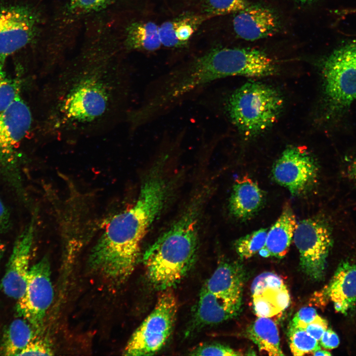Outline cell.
<instances>
[{
  "label": "cell",
  "instance_id": "277c9868",
  "mask_svg": "<svg viewBox=\"0 0 356 356\" xmlns=\"http://www.w3.org/2000/svg\"><path fill=\"white\" fill-rule=\"evenodd\" d=\"M31 124L30 110L19 95L0 112V178L24 203L26 193L17 149Z\"/></svg>",
  "mask_w": 356,
  "mask_h": 356
},
{
  "label": "cell",
  "instance_id": "8992f818",
  "mask_svg": "<svg viewBox=\"0 0 356 356\" xmlns=\"http://www.w3.org/2000/svg\"><path fill=\"white\" fill-rule=\"evenodd\" d=\"M178 308L171 288L161 290L153 309L131 336L123 355L152 356L158 353L173 332Z\"/></svg>",
  "mask_w": 356,
  "mask_h": 356
},
{
  "label": "cell",
  "instance_id": "30bf717a",
  "mask_svg": "<svg viewBox=\"0 0 356 356\" xmlns=\"http://www.w3.org/2000/svg\"><path fill=\"white\" fill-rule=\"evenodd\" d=\"M318 167L312 155L304 148L289 146L273 165L274 180L286 187L293 196L308 191L315 183Z\"/></svg>",
  "mask_w": 356,
  "mask_h": 356
},
{
  "label": "cell",
  "instance_id": "484cf974",
  "mask_svg": "<svg viewBox=\"0 0 356 356\" xmlns=\"http://www.w3.org/2000/svg\"><path fill=\"white\" fill-rule=\"evenodd\" d=\"M247 0H208L211 15H222L237 13L249 5Z\"/></svg>",
  "mask_w": 356,
  "mask_h": 356
},
{
  "label": "cell",
  "instance_id": "83f0119b",
  "mask_svg": "<svg viewBox=\"0 0 356 356\" xmlns=\"http://www.w3.org/2000/svg\"><path fill=\"white\" fill-rule=\"evenodd\" d=\"M191 356H241L242 354L228 346L219 343H206L199 345L190 351Z\"/></svg>",
  "mask_w": 356,
  "mask_h": 356
},
{
  "label": "cell",
  "instance_id": "f546056e",
  "mask_svg": "<svg viewBox=\"0 0 356 356\" xmlns=\"http://www.w3.org/2000/svg\"><path fill=\"white\" fill-rule=\"evenodd\" d=\"M37 334L17 356L54 355L51 345L46 339Z\"/></svg>",
  "mask_w": 356,
  "mask_h": 356
},
{
  "label": "cell",
  "instance_id": "2e32d148",
  "mask_svg": "<svg viewBox=\"0 0 356 356\" xmlns=\"http://www.w3.org/2000/svg\"><path fill=\"white\" fill-rule=\"evenodd\" d=\"M264 201V194L258 184L244 176L234 182L229 201V211L235 218L246 220L260 210Z\"/></svg>",
  "mask_w": 356,
  "mask_h": 356
},
{
  "label": "cell",
  "instance_id": "7a4b0ae2",
  "mask_svg": "<svg viewBox=\"0 0 356 356\" xmlns=\"http://www.w3.org/2000/svg\"><path fill=\"white\" fill-rule=\"evenodd\" d=\"M200 202L194 201L145 252L147 276L155 288H171L192 265L198 248Z\"/></svg>",
  "mask_w": 356,
  "mask_h": 356
},
{
  "label": "cell",
  "instance_id": "4dcf8cb0",
  "mask_svg": "<svg viewBox=\"0 0 356 356\" xmlns=\"http://www.w3.org/2000/svg\"><path fill=\"white\" fill-rule=\"evenodd\" d=\"M317 315L316 310L312 307L302 308L295 314L290 324L305 329Z\"/></svg>",
  "mask_w": 356,
  "mask_h": 356
},
{
  "label": "cell",
  "instance_id": "d590c367",
  "mask_svg": "<svg viewBox=\"0 0 356 356\" xmlns=\"http://www.w3.org/2000/svg\"><path fill=\"white\" fill-rule=\"evenodd\" d=\"M312 355L313 356H331V354L328 351L325 350L318 349L314 351Z\"/></svg>",
  "mask_w": 356,
  "mask_h": 356
},
{
  "label": "cell",
  "instance_id": "e575fe53",
  "mask_svg": "<svg viewBox=\"0 0 356 356\" xmlns=\"http://www.w3.org/2000/svg\"><path fill=\"white\" fill-rule=\"evenodd\" d=\"M347 173L350 178L356 180V159L349 166Z\"/></svg>",
  "mask_w": 356,
  "mask_h": 356
},
{
  "label": "cell",
  "instance_id": "603a6c76",
  "mask_svg": "<svg viewBox=\"0 0 356 356\" xmlns=\"http://www.w3.org/2000/svg\"><path fill=\"white\" fill-rule=\"evenodd\" d=\"M267 231L260 228L237 239L234 248L240 258L249 259L259 252L265 244Z\"/></svg>",
  "mask_w": 356,
  "mask_h": 356
},
{
  "label": "cell",
  "instance_id": "4fadbf2b",
  "mask_svg": "<svg viewBox=\"0 0 356 356\" xmlns=\"http://www.w3.org/2000/svg\"><path fill=\"white\" fill-rule=\"evenodd\" d=\"M279 20L271 9L251 4L237 13L233 19L234 30L240 38L253 41L274 35L279 28Z\"/></svg>",
  "mask_w": 356,
  "mask_h": 356
},
{
  "label": "cell",
  "instance_id": "6da1fadb",
  "mask_svg": "<svg viewBox=\"0 0 356 356\" xmlns=\"http://www.w3.org/2000/svg\"><path fill=\"white\" fill-rule=\"evenodd\" d=\"M166 160L158 158L135 203L112 217L91 251V267L111 281L123 282L133 273L141 242L167 200L170 185L163 172Z\"/></svg>",
  "mask_w": 356,
  "mask_h": 356
},
{
  "label": "cell",
  "instance_id": "5bb4252c",
  "mask_svg": "<svg viewBox=\"0 0 356 356\" xmlns=\"http://www.w3.org/2000/svg\"><path fill=\"white\" fill-rule=\"evenodd\" d=\"M246 278L243 266L237 262L220 264L201 290L220 298L242 301Z\"/></svg>",
  "mask_w": 356,
  "mask_h": 356
},
{
  "label": "cell",
  "instance_id": "7c38bea8",
  "mask_svg": "<svg viewBox=\"0 0 356 356\" xmlns=\"http://www.w3.org/2000/svg\"><path fill=\"white\" fill-rule=\"evenodd\" d=\"M37 215L35 211L16 237L0 284V289L5 295L17 300L23 295L26 289Z\"/></svg>",
  "mask_w": 356,
  "mask_h": 356
},
{
  "label": "cell",
  "instance_id": "44dd1931",
  "mask_svg": "<svg viewBox=\"0 0 356 356\" xmlns=\"http://www.w3.org/2000/svg\"><path fill=\"white\" fill-rule=\"evenodd\" d=\"M159 27L155 23L136 22L127 29L126 44L131 49L153 51L162 45Z\"/></svg>",
  "mask_w": 356,
  "mask_h": 356
},
{
  "label": "cell",
  "instance_id": "f35d334b",
  "mask_svg": "<svg viewBox=\"0 0 356 356\" xmlns=\"http://www.w3.org/2000/svg\"><path fill=\"white\" fill-rule=\"evenodd\" d=\"M350 11V12H352V11H353V12H356V9H354V10H351V11Z\"/></svg>",
  "mask_w": 356,
  "mask_h": 356
},
{
  "label": "cell",
  "instance_id": "8d00e7d4",
  "mask_svg": "<svg viewBox=\"0 0 356 356\" xmlns=\"http://www.w3.org/2000/svg\"><path fill=\"white\" fill-rule=\"evenodd\" d=\"M5 251V246L3 243L0 240V263L3 256Z\"/></svg>",
  "mask_w": 356,
  "mask_h": 356
},
{
  "label": "cell",
  "instance_id": "52a82bcc",
  "mask_svg": "<svg viewBox=\"0 0 356 356\" xmlns=\"http://www.w3.org/2000/svg\"><path fill=\"white\" fill-rule=\"evenodd\" d=\"M102 75L82 77L65 95L60 112L69 123H86L95 120L108 109L110 90Z\"/></svg>",
  "mask_w": 356,
  "mask_h": 356
},
{
  "label": "cell",
  "instance_id": "7402d4cb",
  "mask_svg": "<svg viewBox=\"0 0 356 356\" xmlns=\"http://www.w3.org/2000/svg\"><path fill=\"white\" fill-rule=\"evenodd\" d=\"M288 336L290 350L294 356L312 354L320 349L318 341L303 328L289 324Z\"/></svg>",
  "mask_w": 356,
  "mask_h": 356
},
{
  "label": "cell",
  "instance_id": "1f68e13d",
  "mask_svg": "<svg viewBox=\"0 0 356 356\" xmlns=\"http://www.w3.org/2000/svg\"><path fill=\"white\" fill-rule=\"evenodd\" d=\"M327 321L317 315L312 322L306 326L305 330L318 341H320L323 334L327 329Z\"/></svg>",
  "mask_w": 356,
  "mask_h": 356
},
{
  "label": "cell",
  "instance_id": "d6986e66",
  "mask_svg": "<svg viewBox=\"0 0 356 356\" xmlns=\"http://www.w3.org/2000/svg\"><path fill=\"white\" fill-rule=\"evenodd\" d=\"M37 334L25 319H15L4 329L0 342V355L17 356Z\"/></svg>",
  "mask_w": 356,
  "mask_h": 356
},
{
  "label": "cell",
  "instance_id": "4316f807",
  "mask_svg": "<svg viewBox=\"0 0 356 356\" xmlns=\"http://www.w3.org/2000/svg\"><path fill=\"white\" fill-rule=\"evenodd\" d=\"M113 0H70L67 5V11L74 15L97 11L106 7Z\"/></svg>",
  "mask_w": 356,
  "mask_h": 356
},
{
  "label": "cell",
  "instance_id": "9c48e42d",
  "mask_svg": "<svg viewBox=\"0 0 356 356\" xmlns=\"http://www.w3.org/2000/svg\"><path fill=\"white\" fill-rule=\"evenodd\" d=\"M53 298L50 265L47 258L44 257L30 268L25 292L16 304V314L41 334Z\"/></svg>",
  "mask_w": 356,
  "mask_h": 356
},
{
  "label": "cell",
  "instance_id": "ac0fdd59",
  "mask_svg": "<svg viewBox=\"0 0 356 356\" xmlns=\"http://www.w3.org/2000/svg\"><path fill=\"white\" fill-rule=\"evenodd\" d=\"M248 336L261 353L269 356H283L277 326L270 317H258L249 326Z\"/></svg>",
  "mask_w": 356,
  "mask_h": 356
},
{
  "label": "cell",
  "instance_id": "cb8c5ba5",
  "mask_svg": "<svg viewBox=\"0 0 356 356\" xmlns=\"http://www.w3.org/2000/svg\"><path fill=\"white\" fill-rule=\"evenodd\" d=\"M4 62L0 61V112L5 110L19 95L17 82L6 74Z\"/></svg>",
  "mask_w": 356,
  "mask_h": 356
},
{
  "label": "cell",
  "instance_id": "ba28073f",
  "mask_svg": "<svg viewBox=\"0 0 356 356\" xmlns=\"http://www.w3.org/2000/svg\"><path fill=\"white\" fill-rule=\"evenodd\" d=\"M293 240L299 252L302 271L313 280H321L332 245L328 226L319 220H303L297 224Z\"/></svg>",
  "mask_w": 356,
  "mask_h": 356
},
{
  "label": "cell",
  "instance_id": "d4e9b609",
  "mask_svg": "<svg viewBox=\"0 0 356 356\" xmlns=\"http://www.w3.org/2000/svg\"><path fill=\"white\" fill-rule=\"evenodd\" d=\"M203 19L202 17L199 16H193L168 21L169 32L172 36L177 38L183 44L192 36L196 25Z\"/></svg>",
  "mask_w": 356,
  "mask_h": 356
},
{
  "label": "cell",
  "instance_id": "f1b7e54d",
  "mask_svg": "<svg viewBox=\"0 0 356 356\" xmlns=\"http://www.w3.org/2000/svg\"><path fill=\"white\" fill-rule=\"evenodd\" d=\"M282 278L275 273L270 272L262 273L253 280L251 291L252 295L258 293L270 287H281L284 286Z\"/></svg>",
  "mask_w": 356,
  "mask_h": 356
},
{
  "label": "cell",
  "instance_id": "ffe728a7",
  "mask_svg": "<svg viewBox=\"0 0 356 356\" xmlns=\"http://www.w3.org/2000/svg\"><path fill=\"white\" fill-rule=\"evenodd\" d=\"M255 313L258 317H270L285 310L290 303L289 291L285 285L270 287L252 295Z\"/></svg>",
  "mask_w": 356,
  "mask_h": 356
},
{
  "label": "cell",
  "instance_id": "9a60e30c",
  "mask_svg": "<svg viewBox=\"0 0 356 356\" xmlns=\"http://www.w3.org/2000/svg\"><path fill=\"white\" fill-rule=\"evenodd\" d=\"M297 224L292 208L289 203H286L280 215L267 231L265 244L259 252L260 256L283 258L289 251Z\"/></svg>",
  "mask_w": 356,
  "mask_h": 356
},
{
  "label": "cell",
  "instance_id": "d6a6232c",
  "mask_svg": "<svg viewBox=\"0 0 356 356\" xmlns=\"http://www.w3.org/2000/svg\"><path fill=\"white\" fill-rule=\"evenodd\" d=\"M320 344L326 349L337 348L340 343L337 334L331 329H327L323 334L320 340Z\"/></svg>",
  "mask_w": 356,
  "mask_h": 356
},
{
  "label": "cell",
  "instance_id": "e0dca14e",
  "mask_svg": "<svg viewBox=\"0 0 356 356\" xmlns=\"http://www.w3.org/2000/svg\"><path fill=\"white\" fill-rule=\"evenodd\" d=\"M325 290L334 303L342 305L345 313L352 308L356 303V265L342 262Z\"/></svg>",
  "mask_w": 356,
  "mask_h": 356
},
{
  "label": "cell",
  "instance_id": "74e56055",
  "mask_svg": "<svg viewBox=\"0 0 356 356\" xmlns=\"http://www.w3.org/2000/svg\"><path fill=\"white\" fill-rule=\"evenodd\" d=\"M300 2H303V3H306V2H309L311 1H312V0H298Z\"/></svg>",
  "mask_w": 356,
  "mask_h": 356
},
{
  "label": "cell",
  "instance_id": "5b68a950",
  "mask_svg": "<svg viewBox=\"0 0 356 356\" xmlns=\"http://www.w3.org/2000/svg\"><path fill=\"white\" fill-rule=\"evenodd\" d=\"M327 116L336 118L356 100V41L336 49L321 69Z\"/></svg>",
  "mask_w": 356,
  "mask_h": 356
},
{
  "label": "cell",
  "instance_id": "8fae6325",
  "mask_svg": "<svg viewBox=\"0 0 356 356\" xmlns=\"http://www.w3.org/2000/svg\"><path fill=\"white\" fill-rule=\"evenodd\" d=\"M39 18L31 8L11 6L0 9V61L31 43L36 36Z\"/></svg>",
  "mask_w": 356,
  "mask_h": 356
},
{
  "label": "cell",
  "instance_id": "3957f363",
  "mask_svg": "<svg viewBox=\"0 0 356 356\" xmlns=\"http://www.w3.org/2000/svg\"><path fill=\"white\" fill-rule=\"evenodd\" d=\"M283 104L282 95L275 88L253 81L245 83L229 95L225 110L241 134L253 137L275 123Z\"/></svg>",
  "mask_w": 356,
  "mask_h": 356
},
{
  "label": "cell",
  "instance_id": "836d02e7",
  "mask_svg": "<svg viewBox=\"0 0 356 356\" xmlns=\"http://www.w3.org/2000/svg\"><path fill=\"white\" fill-rule=\"evenodd\" d=\"M11 226V220L9 211L0 198V234L7 232Z\"/></svg>",
  "mask_w": 356,
  "mask_h": 356
}]
</instances>
